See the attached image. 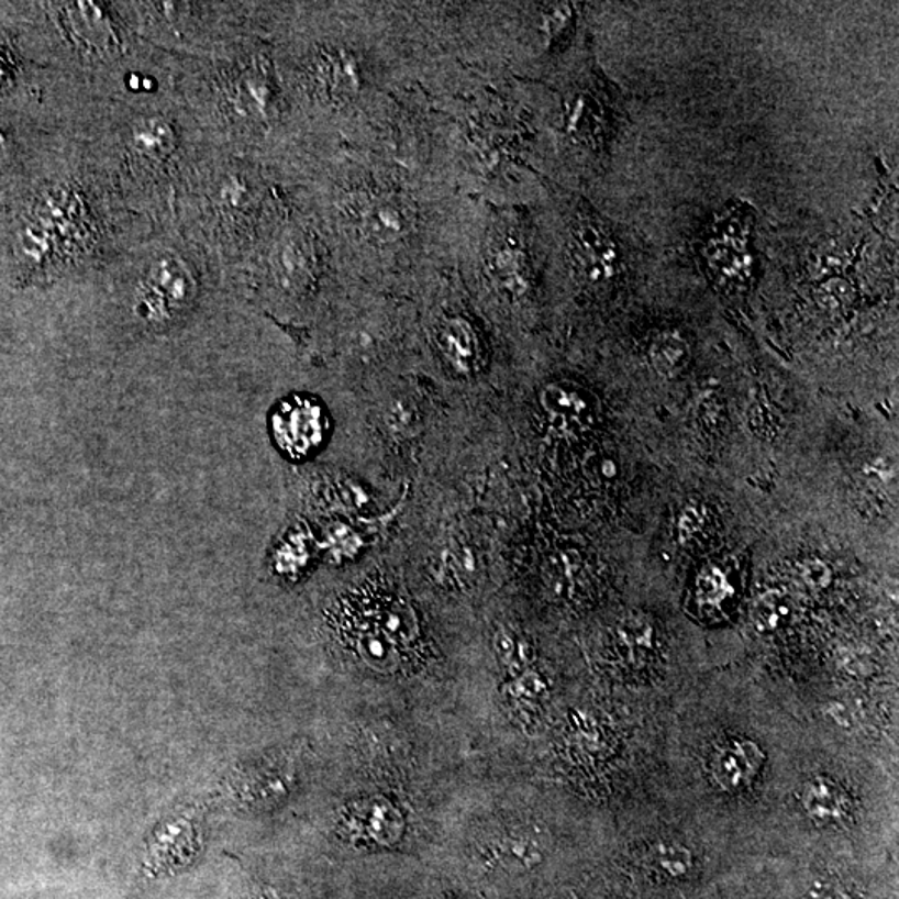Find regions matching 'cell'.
<instances>
[{
  "label": "cell",
  "mask_w": 899,
  "mask_h": 899,
  "mask_svg": "<svg viewBox=\"0 0 899 899\" xmlns=\"http://www.w3.org/2000/svg\"><path fill=\"white\" fill-rule=\"evenodd\" d=\"M354 242L370 260H397L419 232V213L409 197L380 190L352 189L342 199ZM355 247V248H357Z\"/></svg>",
  "instance_id": "cell-1"
},
{
  "label": "cell",
  "mask_w": 899,
  "mask_h": 899,
  "mask_svg": "<svg viewBox=\"0 0 899 899\" xmlns=\"http://www.w3.org/2000/svg\"><path fill=\"white\" fill-rule=\"evenodd\" d=\"M193 299V280L177 258H157L148 268L135 296V313L148 323H164L179 315Z\"/></svg>",
  "instance_id": "cell-2"
},
{
  "label": "cell",
  "mask_w": 899,
  "mask_h": 899,
  "mask_svg": "<svg viewBox=\"0 0 899 899\" xmlns=\"http://www.w3.org/2000/svg\"><path fill=\"white\" fill-rule=\"evenodd\" d=\"M568 257L575 277L591 289L608 286L620 270L622 252L617 238L597 220L580 219L571 227Z\"/></svg>",
  "instance_id": "cell-3"
},
{
  "label": "cell",
  "mask_w": 899,
  "mask_h": 899,
  "mask_svg": "<svg viewBox=\"0 0 899 899\" xmlns=\"http://www.w3.org/2000/svg\"><path fill=\"white\" fill-rule=\"evenodd\" d=\"M485 275L490 284L504 296L520 299L530 290V248L525 238L517 229L501 232L495 229V235L487 241L484 254Z\"/></svg>",
  "instance_id": "cell-4"
},
{
  "label": "cell",
  "mask_w": 899,
  "mask_h": 899,
  "mask_svg": "<svg viewBox=\"0 0 899 899\" xmlns=\"http://www.w3.org/2000/svg\"><path fill=\"white\" fill-rule=\"evenodd\" d=\"M275 442L292 458H303L319 448L325 436L322 407L306 397H292L278 407L271 419Z\"/></svg>",
  "instance_id": "cell-5"
},
{
  "label": "cell",
  "mask_w": 899,
  "mask_h": 899,
  "mask_svg": "<svg viewBox=\"0 0 899 899\" xmlns=\"http://www.w3.org/2000/svg\"><path fill=\"white\" fill-rule=\"evenodd\" d=\"M750 227L752 223L742 213L733 212L714 223L704 245V258L711 270L730 282L745 280L752 270L750 254Z\"/></svg>",
  "instance_id": "cell-6"
},
{
  "label": "cell",
  "mask_w": 899,
  "mask_h": 899,
  "mask_svg": "<svg viewBox=\"0 0 899 899\" xmlns=\"http://www.w3.org/2000/svg\"><path fill=\"white\" fill-rule=\"evenodd\" d=\"M762 763L763 753L756 743L733 739L723 743L714 755V778L724 790H743L756 778Z\"/></svg>",
  "instance_id": "cell-7"
},
{
  "label": "cell",
  "mask_w": 899,
  "mask_h": 899,
  "mask_svg": "<svg viewBox=\"0 0 899 899\" xmlns=\"http://www.w3.org/2000/svg\"><path fill=\"white\" fill-rule=\"evenodd\" d=\"M436 345L458 374H474L480 368V338L477 330L464 317H449L440 323L436 329Z\"/></svg>",
  "instance_id": "cell-8"
},
{
  "label": "cell",
  "mask_w": 899,
  "mask_h": 899,
  "mask_svg": "<svg viewBox=\"0 0 899 899\" xmlns=\"http://www.w3.org/2000/svg\"><path fill=\"white\" fill-rule=\"evenodd\" d=\"M347 823L358 837L370 840L377 845L396 843L403 831L402 814L384 798H370L355 804Z\"/></svg>",
  "instance_id": "cell-9"
},
{
  "label": "cell",
  "mask_w": 899,
  "mask_h": 899,
  "mask_svg": "<svg viewBox=\"0 0 899 899\" xmlns=\"http://www.w3.org/2000/svg\"><path fill=\"white\" fill-rule=\"evenodd\" d=\"M648 357L659 377L677 378L690 364V345L678 333L663 332L650 344Z\"/></svg>",
  "instance_id": "cell-10"
},
{
  "label": "cell",
  "mask_w": 899,
  "mask_h": 899,
  "mask_svg": "<svg viewBox=\"0 0 899 899\" xmlns=\"http://www.w3.org/2000/svg\"><path fill=\"white\" fill-rule=\"evenodd\" d=\"M804 810L818 823H831L840 820L843 814V797L833 783L824 778H817L804 786L801 795Z\"/></svg>",
  "instance_id": "cell-11"
},
{
  "label": "cell",
  "mask_w": 899,
  "mask_h": 899,
  "mask_svg": "<svg viewBox=\"0 0 899 899\" xmlns=\"http://www.w3.org/2000/svg\"><path fill=\"white\" fill-rule=\"evenodd\" d=\"M355 645L360 658L378 672H391L399 663L396 642L380 629L358 633Z\"/></svg>",
  "instance_id": "cell-12"
},
{
  "label": "cell",
  "mask_w": 899,
  "mask_h": 899,
  "mask_svg": "<svg viewBox=\"0 0 899 899\" xmlns=\"http://www.w3.org/2000/svg\"><path fill=\"white\" fill-rule=\"evenodd\" d=\"M543 409L559 422H577L587 413V400L564 385H548L540 396Z\"/></svg>",
  "instance_id": "cell-13"
},
{
  "label": "cell",
  "mask_w": 899,
  "mask_h": 899,
  "mask_svg": "<svg viewBox=\"0 0 899 899\" xmlns=\"http://www.w3.org/2000/svg\"><path fill=\"white\" fill-rule=\"evenodd\" d=\"M650 865L666 878H684L693 868V856L688 848L672 841H663L650 850Z\"/></svg>",
  "instance_id": "cell-14"
},
{
  "label": "cell",
  "mask_w": 899,
  "mask_h": 899,
  "mask_svg": "<svg viewBox=\"0 0 899 899\" xmlns=\"http://www.w3.org/2000/svg\"><path fill=\"white\" fill-rule=\"evenodd\" d=\"M135 148L144 155H164L174 145V131L162 119H145L132 131Z\"/></svg>",
  "instance_id": "cell-15"
},
{
  "label": "cell",
  "mask_w": 899,
  "mask_h": 899,
  "mask_svg": "<svg viewBox=\"0 0 899 899\" xmlns=\"http://www.w3.org/2000/svg\"><path fill=\"white\" fill-rule=\"evenodd\" d=\"M791 604L783 591L769 590L753 607V620L759 632H775L790 617Z\"/></svg>",
  "instance_id": "cell-16"
},
{
  "label": "cell",
  "mask_w": 899,
  "mask_h": 899,
  "mask_svg": "<svg viewBox=\"0 0 899 899\" xmlns=\"http://www.w3.org/2000/svg\"><path fill=\"white\" fill-rule=\"evenodd\" d=\"M495 856L498 862L517 872L535 868L543 862L542 848L529 837H507L497 846Z\"/></svg>",
  "instance_id": "cell-17"
},
{
  "label": "cell",
  "mask_w": 899,
  "mask_h": 899,
  "mask_svg": "<svg viewBox=\"0 0 899 899\" xmlns=\"http://www.w3.org/2000/svg\"><path fill=\"white\" fill-rule=\"evenodd\" d=\"M381 632L391 640H410L417 633V622L409 608L399 603L384 608L380 613Z\"/></svg>",
  "instance_id": "cell-18"
},
{
  "label": "cell",
  "mask_w": 899,
  "mask_h": 899,
  "mask_svg": "<svg viewBox=\"0 0 899 899\" xmlns=\"http://www.w3.org/2000/svg\"><path fill=\"white\" fill-rule=\"evenodd\" d=\"M855 299L852 286L845 280H830L817 292V302L826 312H841L852 306Z\"/></svg>",
  "instance_id": "cell-19"
},
{
  "label": "cell",
  "mask_w": 899,
  "mask_h": 899,
  "mask_svg": "<svg viewBox=\"0 0 899 899\" xmlns=\"http://www.w3.org/2000/svg\"><path fill=\"white\" fill-rule=\"evenodd\" d=\"M704 525H707V510H704L703 504L691 501L681 510L680 517H678V540L684 545L693 542L703 532Z\"/></svg>",
  "instance_id": "cell-20"
},
{
  "label": "cell",
  "mask_w": 899,
  "mask_h": 899,
  "mask_svg": "<svg viewBox=\"0 0 899 899\" xmlns=\"http://www.w3.org/2000/svg\"><path fill=\"white\" fill-rule=\"evenodd\" d=\"M495 648L501 662L509 666H520L529 659V646L525 642L517 639L513 633L501 630L495 639Z\"/></svg>",
  "instance_id": "cell-21"
},
{
  "label": "cell",
  "mask_w": 899,
  "mask_h": 899,
  "mask_svg": "<svg viewBox=\"0 0 899 899\" xmlns=\"http://www.w3.org/2000/svg\"><path fill=\"white\" fill-rule=\"evenodd\" d=\"M620 640L623 645L629 646L630 650L643 652V650L652 648L653 629L643 618H635V620H626L620 626Z\"/></svg>",
  "instance_id": "cell-22"
},
{
  "label": "cell",
  "mask_w": 899,
  "mask_h": 899,
  "mask_svg": "<svg viewBox=\"0 0 899 899\" xmlns=\"http://www.w3.org/2000/svg\"><path fill=\"white\" fill-rule=\"evenodd\" d=\"M798 577L801 584L810 590L818 591L826 588L831 584V568L828 567L821 559H804L803 564L798 567Z\"/></svg>",
  "instance_id": "cell-23"
},
{
  "label": "cell",
  "mask_w": 899,
  "mask_h": 899,
  "mask_svg": "<svg viewBox=\"0 0 899 899\" xmlns=\"http://www.w3.org/2000/svg\"><path fill=\"white\" fill-rule=\"evenodd\" d=\"M828 717L843 728V730H855L859 724L858 713L852 704L843 703V701H834L826 708Z\"/></svg>",
  "instance_id": "cell-24"
},
{
  "label": "cell",
  "mask_w": 899,
  "mask_h": 899,
  "mask_svg": "<svg viewBox=\"0 0 899 899\" xmlns=\"http://www.w3.org/2000/svg\"><path fill=\"white\" fill-rule=\"evenodd\" d=\"M515 695L522 700H536L545 693L546 685L536 673H525L515 684Z\"/></svg>",
  "instance_id": "cell-25"
},
{
  "label": "cell",
  "mask_w": 899,
  "mask_h": 899,
  "mask_svg": "<svg viewBox=\"0 0 899 899\" xmlns=\"http://www.w3.org/2000/svg\"><path fill=\"white\" fill-rule=\"evenodd\" d=\"M700 588L701 593L708 598V600H718V598H723L724 593H726V578L721 571L711 570L704 571L703 577L700 580Z\"/></svg>",
  "instance_id": "cell-26"
},
{
  "label": "cell",
  "mask_w": 899,
  "mask_h": 899,
  "mask_svg": "<svg viewBox=\"0 0 899 899\" xmlns=\"http://www.w3.org/2000/svg\"><path fill=\"white\" fill-rule=\"evenodd\" d=\"M808 899H850V896L833 879L821 878L811 885Z\"/></svg>",
  "instance_id": "cell-27"
},
{
  "label": "cell",
  "mask_w": 899,
  "mask_h": 899,
  "mask_svg": "<svg viewBox=\"0 0 899 899\" xmlns=\"http://www.w3.org/2000/svg\"><path fill=\"white\" fill-rule=\"evenodd\" d=\"M866 665H868V659L863 658L858 653L846 652L841 656V666L852 675H865Z\"/></svg>",
  "instance_id": "cell-28"
},
{
  "label": "cell",
  "mask_w": 899,
  "mask_h": 899,
  "mask_svg": "<svg viewBox=\"0 0 899 899\" xmlns=\"http://www.w3.org/2000/svg\"><path fill=\"white\" fill-rule=\"evenodd\" d=\"M5 151H8V137L4 132L0 131V155H4Z\"/></svg>",
  "instance_id": "cell-29"
},
{
  "label": "cell",
  "mask_w": 899,
  "mask_h": 899,
  "mask_svg": "<svg viewBox=\"0 0 899 899\" xmlns=\"http://www.w3.org/2000/svg\"><path fill=\"white\" fill-rule=\"evenodd\" d=\"M4 79V67H2V60H0V82Z\"/></svg>",
  "instance_id": "cell-30"
},
{
  "label": "cell",
  "mask_w": 899,
  "mask_h": 899,
  "mask_svg": "<svg viewBox=\"0 0 899 899\" xmlns=\"http://www.w3.org/2000/svg\"><path fill=\"white\" fill-rule=\"evenodd\" d=\"M567 899H575V898H567Z\"/></svg>",
  "instance_id": "cell-31"
}]
</instances>
